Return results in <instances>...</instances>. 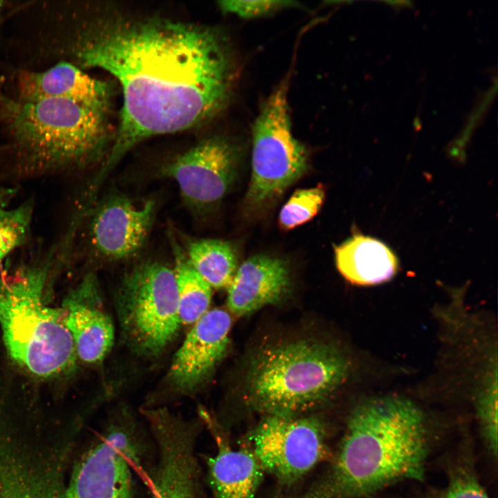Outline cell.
<instances>
[{
  "label": "cell",
  "instance_id": "obj_19",
  "mask_svg": "<svg viewBox=\"0 0 498 498\" xmlns=\"http://www.w3.org/2000/svg\"><path fill=\"white\" fill-rule=\"evenodd\" d=\"M173 250L181 324H194L209 311L212 288L192 266L184 250L175 243Z\"/></svg>",
  "mask_w": 498,
  "mask_h": 498
},
{
  "label": "cell",
  "instance_id": "obj_5",
  "mask_svg": "<svg viewBox=\"0 0 498 498\" xmlns=\"http://www.w3.org/2000/svg\"><path fill=\"white\" fill-rule=\"evenodd\" d=\"M53 259L0 277V326L6 349L19 365L40 377L71 370L77 358L61 308L45 302Z\"/></svg>",
  "mask_w": 498,
  "mask_h": 498
},
{
  "label": "cell",
  "instance_id": "obj_11",
  "mask_svg": "<svg viewBox=\"0 0 498 498\" xmlns=\"http://www.w3.org/2000/svg\"><path fill=\"white\" fill-rule=\"evenodd\" d=\"M156 202L137 203L127 196L112 194L96 206L91 219L90 238L95 252L110 261H122L138 255L152 228Z\"/></svg>",
  "mask_w": 498,
  "mask_h": 498
},
{
  "label": "cell",
  "instance_id": "obj_15",
  "mask_svg": "<svg viewBox=\"0 0 498 498\" xmlns=\"http://www.w3.org/2000/svg\"><path fill=\"white\" fill-rule=\"evenodd\" d=\"M21 99L62 98L107 108L109 88L76 66L61 62L43 72H22L17 78Z\"/></svg>",
  "mask_w": 498,
  "mask_h": 498
},
{
  "label": "cell",
  "instance_id": "obj_4",
  "mask_svg": "<svg viewBox=\"0 0 498 498\" xmlns=\"http://www.w3.org/2000/svg\"><path fill=\"white\" fill-rule=\"evenodd\" d=\"M3 105L12 146L35 170L84 167L109 145L107 108L62 98H3Z\"/></svg>",
  "mask_w": 498,
  "mask_h": 498
},
{
  "label": "cell",
  "instance_id": "obj_3",
  "mask_svg": "<svg viewBox=\"0 0 498 498\" xmlns=\"http://www.w3.org/2000/svg\"><path fill=\"white\" fill-rule=\"evenodd\" d=\"M351 369L348 356L331 342L305 338L269 344L248 364L243 398L267 416H297L331 400Z\"/></svg>",
  "mask_w": 498,
  "mask_h": 498
},
{
  "label": "cell",
  "instance_id": "obj_6",
  "mask_svg": "<svg viewBox=\"0 0 498 498\" xmlns=\"http://www.w3.org/2000/svg\"><path fill=\"white\" fill-rule=\"evenodd\" d=\"M116 305L122 336L138 355L155 357L174 340L181 321L173 269L147 261L122 279Z\"/></svg>",
  "mask_w": 498,
  "mask_h": 498
},
{
  "label": "cell",
  "instance_id": "obj_10",
  "mask_svg": "<svg viewBox=\"0 0 498 498\" xmlns=\"http://www.w3.org/2000/svg\"><path fill=\"white\" fill-rule=\"evenodd\" d=\"M238 156L228 140L209 138L166 164L162 174L176 183L188 207L205 212L220 203L231 187Z\"/></svg>",
  "mask_w": 498,
  "mask_h": 498
},
{
  "label": "cell",
  "instance_id": "obj_17",
  "mask_svg": "<svg viewBox=\"0 0 498 498\" xmlns=\"http://www.w3.org/2000/svg\"><path fill=\"white\" fill-rule=\"evenodd\" d=\"M335 260L341 275L360 286L387 282L398 268L397 257L386 244L361 234H353L336 246Z\"/></svg>",
  "mask_w": 498,
  "mask_h": 498
},
{
  "label": "cell",
  "instance_id": "obj_9",
  "mask_svg": "<svg viewBox=\"0 0 498 498\" xmlns=\"http://www.w3.org/2000/svg\"><path fill=\"white\" fill-rule=\"evenodd\" d=\"M264 470L292 483L326 458L324 426L316 417L266 416L252 435Z\"/></svg>",
  "mask_w": 498,
  "mask_h": 498
},
{
  "label": "cell",
  "instance_id": "obj_12",
  "mask_svg": "<svg viewBox=\"0 0 498 498\" xmlns=\"http://www.w3.org/2000/svg\"><path fill=\"white\" fill-rule=\"evenodd\" d=\"M232 323L228 311L215 308L193 324L166 376L173 390L189 395L205 383L226 353Z\"/></svg>",
  "mask_w": 498,
  "mask_h": 498
},
{
  "label": "cell",
  "instance_id": "obj_20",
  "mask_svg": "<svg viewBox=\"0 0 498 498\" xmlns=\"http://www.w3.org/2000/svg\"><path fill=\"white\" fill-rule=\"evenodd\" d=\"M324 199L325 189L322 184L296 190L280 210L279 226L289 230L311 220L320 211Z\"/></svg>",
  "mask_w": 498,
  "mask_h": 498
},
{
  "label": "cell",
  "instance_id": "obj_21",
  "mask_svg": "<svg viewBox=\"0 0 498 498\" xmlns=\"http://www.w3.org/2000/svg\"><path fill=\"white\" fill-rule=\"evenodd\" d=\"M32 214V205L28 203L14 208H0V264L26 239Z\"/></svg>",
  "mask_w": 498,
  "mask_h": 498
},
{
  "label": "cell",
  "instance_id": "obj_16",
  "mask_svg": "<svg viewBox=\"0 0 498 498\" xmlns=\"http://www.w3.org/2000/svg\"><path fill=\"white\" fill-rule=\"evenodd\" d=\"M208 426L217 445L208 459V479L214 498H253L260 484L263 468L253 452L232 448L216 425Z\"/></svg>",
  "mask_w": 498,
  "mask_h": 498
},
{
  "label": "cell",
  "instance_id": "obj_25",
  "mask_svg": "<svg viewBox=\"0 0 498 498\" xmlns=\"http://www.w3.org/2000/svg\"><path fill=\"white\" fill-rule=\"evenodd\" d=\"M2 3H3V1H0V10L1 9V7L3 6Z\"/></svg>",
  "mask_w": 498,
  "mask_h": 498
},
{
  "label": "cell",
  "instance_id": "obj_2",
  "mask_svg": "<svg viewBox=\"0 0 498 498\" xmlns=\"http://www.w3.org/2000/svg\"><path fill=\"white\" fill-rule=\"evenodd\" d=\"M427 452L418 405L398 394L371 397L351 412L333 464L303 498H366L396 481L421 480Z\"/></svg>",
  "mask_w": 498,
  "mask_h": 498
},
{
  "label": "cell",
  "instance_id": "obj_8",
  "mask_svg": "<svg viewBox=\"0 0 498 498\" xmlns=\"http://www.w3.org/2000/svg\"><path fill=\"white\" fill-rule=\"evenodd\" d=\"M281 84L261 109L252 127V175L246 201L259 209L279 197L306 171L305 148L293 136Z\"/></svg>",
  "mask_w": 498,
  "mask_h": 498
},
{
  "label": "cell",
  "instance_id": "obj_22",
  "mask_svg": "<svg viewBox=\"0 0 498 498\" xmlns=\"http://www.w3.org/2000/svg\"><path fill=\"white\" fill-rule=\"evenodd\" d=\"M221 10L243 18L260 17L281 9L298 6L292 1H221Z\"/></svg>",
  "mask_w": 498,
  "mask_h": 498
},
{
  "label": "cell",
  "instance_id": "obj_1",
  "mask_svg": "<svg viewBox=\"0 0 498 498\" xmlns=\"http://www.w3.org/2000/svg\"><path fill=\"white\" fill-rule=\"evenodd\" d=\"M77 55L121 85L117 133L93 178L102 185L122 158L149 137L205 122L225 102L230 62L212 30L165 19L108 22L88 36Z\"/></svg>",
  "mask_w": 498,
  "mask_h": 498
},
{
  "label": "cell",
  "instance_id": "obj_13",
  "mask_svg": "<svg viewBox=\"0 0 498 498\" xmlns=\"http://www.w3.org/2000/svg\"><path fill=\"white\" fill-rule=\"evenodd\" d=\"M98 284L89 273L64 298L60 308L77 356L87 363L104 359L114 342V327L102 306Z\"/></svg>",
  "mask_w": 498,
  "mask_h": 498
},
{
  "label": "cell",
  "instance_id": "obj_14",
  "mask_svg": "<svg viewBox=\"0 0 498 498\" xmlns=\"http://www.w3.org/2000/svg\"><path fill=\"white\" fill-rule=\"evenodd\" d=\"M291 285L287 263L278 257L258 255L243 261L228 287L227 306L234 315H249L280 302Z\"/></svg>",
  "mask_w": 498,
  "mask_h": 498
},
{
  "label": "cell",
  "instance_id": "obj_7",
  "mask_svg": "<svg viewBox=\"0 0 498 498\" xmlns=\"http://www.w3.org/2000/svg\"><path fill=\"white\" fill-rule=\"evenodd\" d=\"M147 445L131 412L119 409L75 464L64 498H133V470Z\"/></svg>",
  "mask_w": 498,
  "mask_h": 498
},
{
  "label": "cell",
  "instance_id": "obj_23",
  "mask_svg": "<svg viewBox=\"0 0 498 498\" xmlns=\"http://www.w3.org/2000/svg\"><path fill=\"white\" fill-rule=\"evenodd\" d=\"M445 498H489L479 484L470 476L458 477L451 483Z\"/></svg>",
  "mask_w": 498,
  "mask_h": 498
},
{
  "label": "cell",
  "instance_id": "obj_18",
  "mask_svg": "<svg viewBox=\"0 0 498 498\" xmlns=\"http://www.w3.org/2000/svg\"><path fill=\"white\" fill-rule=\"evenodd\" d=\"M184 251L194 269L212 288H228L237 269L236 253L229 243L192 240Z\"/></svg>",
  "mask_w": 498,
  "mask_h": 498
},
{
  "label": "cell",
  "instance_id": "obj_24",
  "mask_svg": "<svg viewBox=\"0 0 498 498\" xmlns=\"http://www.w3.org/2000/svg\"><path fill=\"white\" fill-rule=\"evenodd\" d=\"M413 124H414V127L416 129V130L421 129V122L418 117H416L414 120Z\"/></svg>",
  "mask_w": 498,
  "mask_h": 498
}]
</instances>
